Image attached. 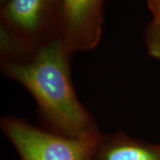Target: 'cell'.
Listing matches in <instances>:
<instances>
[{"mask_svg":"<svg viewBox=\"0 0 160 160\" xmlns=\"http://www.w3.org/2000/svg\"><path fill=\"white\" fill-rule=\"evenodd\" d=\"M70 55L58 38L25 61H1V69L34 98L46 130L68 137L95 140L102 132L76 93Z\"/></svg>","mask_w":160,"mask_h":160,"instance_id":"cell-1","label":"cell"},{"mask_svg":"<svg viewBox=\"0 0 160 160\" xmlns=\"http://www.w3.org/2000/svg\"><path fill=\"white\" fill-rule=\"evenodd\" d=\"M0 18L1 61H25L61 38V0H6Z\"/></svg>","mask_w":160,"mask_h":160,"instance_id":"cell-2","label":"cell"},{"mask_svg":"<svg viewBox=\"0 0 160 160\" xmlns=\"http://www.w3.org/2000/svg\"><path fill=\"white\" fill-rule=\"evenodd\" d=\"M0 126L21 160H92L100 138L68 137L12 117L3 118Z\"/></svg>","mask_w":160,"mask_h":160,"instance_id":"cell-3","label":"cell"},{"mask_svg":"<svg viewBox=\"0 0 160 160\" xmlns=\"http://www.w3.org/2000/svg\"><path fill=\"white\" fill-rule=\"evenodd\" d=\"M61 40L72 54L99 45L103 25L104 0H61Z\"/></svg>","mask_w":160,"mask_h":160,"instance_id":"cell-4","label":"cell"},{"mask_svg":"<svg viewBox=\"0 0 160 160\" xmlns=\"http://www.w3.org/2000/svg\"><path fill=\"white\" fill-rule=\"evenodd\" d=\"M92 160H160V143L148 142L124 132L102 133Z\"/></svg>","mask_w":160,"mask_h":160,"instance_id":"cell-5","label":"cell"},{"mask_svg":"<svg viewBox=\"0 0 160 160\" xmlns=\"http://www.w3.org/2000/svg\"><path fill=\"white\" fill-rule=\"evenodd\" d=\"M144 39L149 56L160 61V15L153 17L148 25Z\"/></svg>","mask_w":160,"mask_h":160,"instance_id":"cell-6","label":"cell"},{"mask_svg":"<svg viewBox=\"0 0 160 160\" xmlns=\"http://www.w3.org/2000/svg\"><path fill=\"white\" fill-rule=\"evenodd\" d=\"M148 8L152 13V16H159L160 15V0H147Z\"/></svg>","mask_w":160,"mask_h":160,"instance_id":"cell-7","label":"cell"},{"mask_svg":"<svg viewBox=\"0 0 160 160\" xmlns=\"http://www.w3.org/2000/svg\"><path fill=\"white\" fill-rule=\"evenodd\" d=\"M5 1H6V0H0V2H1V4H3V3H4Z\"/></svg>","mask_w":160,"mask_h":160,"instance_id":"cell-8","label":"cell"}]
</instances>
